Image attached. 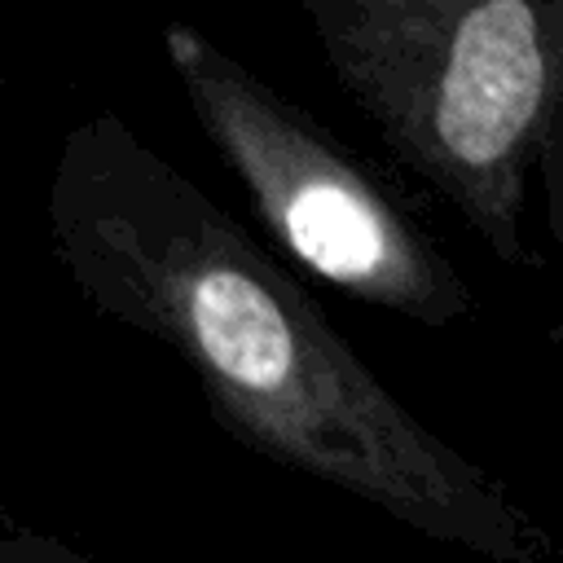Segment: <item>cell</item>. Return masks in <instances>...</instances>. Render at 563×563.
<instances>
[{"mask_svg":"<svg viewBox=\"0 0 563 563\" xmlns=\"http://www.w3.org/2000/svg\"><path fill=\"white\" fill-rule=\"evenodd\" d=\"M48 238L75 290L167 343L255 453L493 563H563L484 466L422 427L312 295L123 119L66 132Z\"/></svg>","mask_w":563,"mask_h":563,"instance_id":"cell-1","label":"cell"},{"mask_svg":"<svg viewBox=\"0 0 563 563\" xmlns=\"http://www.w3.org/2000/svg\"><path fill=\"white\" fill-rule=\"evenodd\" d=\"M163 53L202 136L286 255L343 295L422 325L471 312L462 273L312 114L180 18L163 26Z\"/></svg>","mask_w":563,"mask_h":563,"instance_id":"cell-3","label":"cell"},{"mask_svg":"<svg viewBox=\"0 0 563 563\" xmlns=\"http://www.w3.org/2000/svg\"><path fill=\"white\" fill-rule=\"evenodd\" d=\"M387 141L506 264L563 88V0H295Z\"/></svg>","mask_w":563,"mask_h":563,"instance_id":"cell-2","label":"cell"},{"mask_svg":"<svg viewBox=\"0 0 563 563\" xmlns=\"http://www.w3.org/2000/svg\"><path fill=\"white\" fill-rule=\"evenodd\" d=\"M0 563H92V559L35 528H0Z\"/></svg>","mask_w":563,"mask_h":563,"instance_id":"cell-4","label":"cell"}]
</instances>
